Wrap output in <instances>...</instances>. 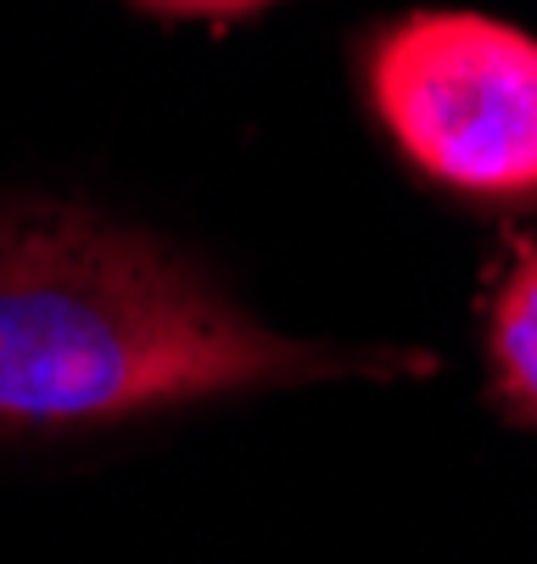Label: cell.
Listing matches in <instances>:
<instances>
[{"label": "cell", "mask_w": 537, "mask_h": 564, "mask_svg": "<svg viewBox=\"0 0 537 564\" xmlns=\"http://www.w3.org/2000/svg\"><path fill=\"white\" fill-rule=\"evenodd\" d=\"M375 118L437 185L537 202V40L476 12H415L364 62Z\"/></svg>", "instance_id": "7a4b0ae2"}, {"label": "cell", "mask_w": 537, "mask_h": 564, "mask_svg": "<svg viewBox=\"0 0 537 564\" xmlns=\"http://www.w3.org/2000/svg\"><path fill=\"white\" fill-rule=\"evenodd\" d=\"M487 352L493 380L509 409L537 425V247L504 274L487 313Z\"/></svg>", "instance_id": "3957f363"}, {"label": "cell", "mask_w": 537, "mask_h": 564, "mask_svg": "<svg viewBox=\"0 0 537 564\" xmlns=\"http://www.w3.org/2000/svg\"><path fill=\"white\" fill-rule=\"evenodd\" d=\"M135 7L158 18H247V12H264L269 0H135Z\"/></svg>", "instance_id": "277c9868"}, {"label": "cell", "mask_w": 537, "mask_h": 564, "mask_svg": "<svg viewBox=\"0 0 537 564\" xmlns=\"http://www.w3.org/2000/svg\"><path fill=\"white\" fill-rule=\"evenodd\" d=\"M404 369L426 358L269 330L151 235L56 202L0 207V431L112 425L264 386Z\"/></svg>", "instance_id": "6da1fadb"}]
</instances>
